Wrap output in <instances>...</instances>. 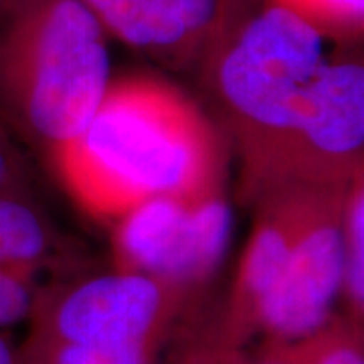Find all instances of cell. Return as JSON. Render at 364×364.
Masks as SVG:
<instances>
[{
    "label": "cell",
    "mask_w": 364,
    "mask_h": 364,
    "mask_svg": "<svg viewBox=\"0 0 364 364\" xmlns=\"http://www.w3.org/2000/svg\"><path fill=\"white\" fill-rule=\"evenodd\" d=\"M55 154L71 193L102 217L154 196L221 191V150L207 117L154 79L112 81L85 130Z\"/></svg>",
    "instance_id": "6da1fadb"
},
{
    "label": "cell",
    "mask_w": 364,
    "mask_h": 364,
    "mask_svg": "<svg viewBox=\"0 0 364 364\" xmlns=\"http://www.w3.org/2000/svg\"><path fill=\"white\" fill-rule=\"evenodd\" d=\"M328 41L312 23L272 0H241L198 65L239 136L255 193L330 59Z\"/></svg>",
    "instance_id": "7a4b0ae2"
},
{
    "label": "cell",
    "mask_w": 364,
    "mask_h": 364,
    "mask_svg": "<svg viewBox=\"0 0 364 364\" xmlns=\"http://www.w3.org/2000/svg\"><path fill=\"white\" fill-rule=\"evenodd\" d=\"M107 37L83 0H23L0 23V87L53 152L85 130L109 91Z\"/></svg>",
    "instance_id": "3957f363"
},
{
    "label": "cell",
    "mask_w": 364,
    "mask_h": 364,
    "mask_svg": "<svg viewBox=\"0 0 364 364\" xmlns=\"http://www.w3.org/2000/svg\"><path fill=\"white\" fill-rule=\"evenodd\" d=\"M233 213L221 191L148 198L117 223V269L142 273L178 291L205 284L221 265Z\"/></svg>",
    "instance_id": "277c9868"
},
{
    "label": "cell",
    "mask_w": 364,
    "mask_h": 364,
    "mask_svg": "<svg viewBox=\"0 0 364 364\" xmlns=\"http://www.w3.org/2000/svg\"><path fill=\"white\" fill-rule=\"evenodd\" d=\"M364 67L328 59L257 195L277 184L348 188L363 178Z\"/></svg>",
    "instance_id": "5b68a950"
},
{
    "label": "cell",
    "mask_w": 364,
    "mask_h": 364,
    "mask_svg": "<svg viewBox=\"0 0 364 364\" xmlns=\"http://www.w3.org/2000/svg\"><path fill=\"white\" fill-rule=\"evenodd\" d=\"M348 188H328L299 233L273 286L251 318V334L277 342L306 338L330 320L344 279V213Z\"/></svg>",
    "instance_id": "8992f818"
},
{
    "label": "cell",
    "mask_w": 364,
    "mask_h": 364,
    "mask_svg": "<svg viewBox=\"0 0 364 364\" xmlns=\"http://www.w3.org/2000/svg\"><path fill=\"white\" fill-rule=\"evenodd\" d=\"M182 291L142 273L117 269L67 289L39 314L43 336L65 342L138 344L156 350Z\"/></svg>",
    "instance_id": "52a82bcc"
},
{
    "label": "cell",
    "mask_w": 364,
    "mask_h": 364,
    "mask_svg": "<svg viewBox=\"0 0 364 364\" xmlns=\"http://www.w3.org/2000/svg\"><path fill=\"white\" fill-rule=\"evenodd\" d=\"M132 49L170 67L200 65L241 0H83Z\"/></svg>",
    "instance_id": "ba28073f"
},
{
    "label": "cell",
    "mask_w": 364,
    "mask_h": 364,
    "mask_svg": "<svg viewBox=\"0 0 364 364\" xmlns=\"http://www.w3.org/2000/svg\"><path fill=\"white\" fill-rule=\"evenodd\" d=\"M152 348L138 344L65 342L35 332L18 364H152Z\"/></svg>",
    "instance_id": "9c48e42d"
},
{
    "label": "cell",
    "mask_w": 364,
    "mask_h": 364,
    "mask_svg": "<svg viewBox=\"0 0 364 364\" xmlns=\"http://www.w3.org/2000/svg\"><path fill=\"white\" fill-rule=\"evenodd\" d=\"M49 255V233L33 208L0 195V265L33 267Z\"/></svg>",
    "instance_id": "30bf717a"
},
{
    "label": "cell",
    "mask_w": 364,
    "mask_h": 364,
    "mask_svg": "<svg viewBox=\"0 0 364 364\" xmlns=\"http://www.w3.org/2000/svg\"><path fill=\"white\" fill-rule=\"evenodd\" d=\"M342 296L350 304L354 320L364 308V188L363 178L354 182L346 196L344 213V279Z\"/></svg>",
    "instance_id": "8fae6325"
},
{
    "label": "cell",
    "mask_w": 364,
    "mask_h": 364,
    "mask_svg": "<svg viewBox=\"0 0 364 364\" xmlns=\"http://www.w3.org/2000/svg\"><path fill=\"white\" fill-rule=\"evenodd\" d=\"M299 14L328 39H360L364 26V0H272Z\"/></svg>",
    "instance_id": "7c38bea8"
},
{
    "label": "cell",
    "mask_w": 364,
    "mask_h": 364,
    "mask_svg": "<svg viewBox=\"0 0 364 364\" xmlns=\"http://www.w3.org/2000/svg\"><path fill=\"white\" fill-rule=\"evenodd\" d=\"M25 269L0 265V328L21 324L35 310L33 286Z\"/></svg>",
    "instance_id": "4fadbf2b"
},
{
    "label": "cell",
    "mask_w": 364,
    "mask_h": 364,
    "mask_svg": "<svg viewBox=\"0 0 364 364\" xmlns=\"http://www.w3.org/2000/svg\"><path fill=\"white\" fill-rule=\"evenodd\" d=\"M314 364H364L360 326L330 320L326 326L324 346Z\"/></svg>",
    "instance_id": "5bb4252c"
},
{
    "label": "cell",
    "mask_w": 364,
    "mask_h": 364,
    "mask_svg": "<svg viewBox=\"0 0 364 364\" xmlns=\"http://www.w3.org/2000/svg\"><path fill=\"white\" fill-rule=\"evenodd\" d=\"M245 358L237 346H229L223 340H217L215 344L200 346L193 350L188 356H184L178 364H243Z\"/></svg>",
    "instance_id": "9a60e30c"
},
{
    "label": "cell",
    "mask_w": 364,
    "mask_h": 364,
    "mask_svg": "<svg viewBox=\"0 0 364 364\" xmlns=\"http://www.w3.org/2000/svg\"><path fill=\"white\" fill-rule=\"evenodd\" d=\"M11 172H13V166H11V156L6 154V150L0 146V191L9 184L11 181Z\"/></svg>",
    "instance_id": "2e32d148"
},
{
    "label": "cell",
    "mask_w": 364,
    "mask_h": 364,
    "mask_svg": "<svg viewBox=\"0 0 364 364\" xmlns=\"http://www.w3.org/2000/svg\"><path fill=\"white\" fill-rule=\"evenodd\" d=\"M0 364H18V358L14 356V352L2 336H0Z\"/></svg>",
    "instance_id": "e0dca14e"
},
{
    "label": "cell",
    "mask_w": 364,
    "mask_h": 364,
    "mask_svg": "<svg viewBox=\"0 0 364 364\" xmlns=\"http://www.w3.org/2000/svg\"><path fill=\"white\" fill-rule=\"evenodd\" d=\"M21 2H23V0H0V23H2L9 14L13 13Z\"/></svg>",
    "instance_id": "ac0fdd59"
}]
</instances>
